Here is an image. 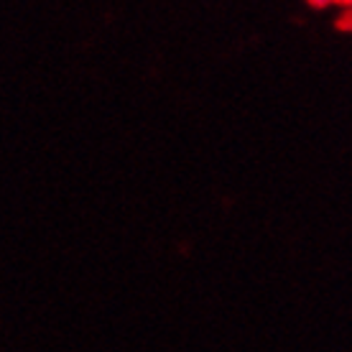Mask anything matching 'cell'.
Here are the masks:
<instances>
[{"mask_svg": "<svg viewBox=\"0 0 352 352\" xmlns=\"http://www.w3.org/2000/svg\"><path fill=\"white\" fill-rule=\"evenodd\" d=\"M332 3H337V6L347 8V10H350V16H352V0H332Z\"/></svg>", "mask_w": 352, "mask_h": 352, "instance_id": "obj_1", "label": "cell"}, {"mask_svg": "<svg viewBox=\"0 0 352 352\" xmlns=\"http://www.w3.org/2000/svg\"><path fill=\"white\" fill-rule=\"evenodd\" d=\"M344 26H352V16L347 18V21H344Z\"/></svg>", "mask_w": 352, "mask_h": 352, "instance_id": "obj_2", "label": "cell"}]
</instances>
